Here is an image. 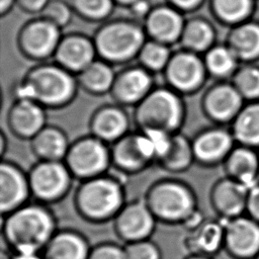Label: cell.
<instances>
[{
	"label": "cell",
	"mask_w": 259,
	"mask_h": 259,
	"mask_svg": "<svg viewBox=\"0 0 259 259\" xmlns=\"http://www.w3.org/2000/svg\"><path fill=\"white\" fill-rule=\"evenodd\" d=\"M59 229L50 205L35 200L2 215V240L12 252H42Z\"/></svg>",
	"instance_id": "cell-1"
},
{
	"label": "cell",
	"mask_w": 259,
	"mask_h": 259,
	"mask_svg": "<svg viewBox=\"0 0 259 259\" xmlns=\"http://www.w3.org/2000/svg\"><path fill=\"white\" fill-rule=\"evenodd\" d=\"M125 187L122 179L109 172L80 181L73 195V204L80 218L90 224L112 222L124 203Z\"/></svg>",
	"instance_id": "cell-2"
},
{
	"label": "cell",
	"mask_w": 259,
	"mask_h": 259,
	"mask_svg": "<svg viewBox=\"0 0 259 259\" xmlns=\"http://www.w3.org/2000/svg\"><path fill=\"white\" fill-rule=\"evenodd\" d=\"M144 199L158 223L185 226L198 211L194 188L186 181L165 177L154 181L146 190Z\"/></svg>",
	"instance_id": "cell-3"
},
{
	"label": "cell",
	"mask_w": 259,
	"mask_h": 259,
	"mask_svg": "<svg viewBox=\"0 0 259 259\" xmlns=\"http://www.w3.org/2000/svg\"><path fill=\"white\" fill-rule=\"evenodd\" d=\"M187 116L184 96L165 84L156 86L133 110L136 130L180 133Z\"/></svg>",
	"instance_id": "cell-4"
},
{
	"label": "cell",
	"mask_w": 259,
	"mask_h": 259,
	"mask_svg": "<svg viewBox=\"0 0 259 259\" xmlns=\"http://www.w3.org/2000/svg\"><path fill=\"white\" fill-rule=\"evenodd\" d=\"M165 148L162 134L151 131H131L110 145L111 167L121 175H137L157 165Z\"/></svg>",
	"instance_id": "cell-5"
},
{
	"label": "cell",
	"mask_w": 259,
	"mask_h": 259,
	"mask_svg": "<svg viewBox=\"0 0 259 259\" xmlns=\"http://www.w3.org/2000/svg\"><path fill=\"white\" fill-rule=\"evenodd\" d=\"M22 79L32 99L47 110L69 106L77 97L79 85L76 75L59 64H44L31 68Z\"/></svg>",
	"instance_id": "cell-6"
},
{
	"label": "cell",
	"mask_w": 259,
	"mask_h": 259,
	"mask_svg": "<svg viewBox=\"0 0 259 259\" xmlns=\"http://www.w3.org/2000/svg\"><path fill=\"white\" fill-rule=\"evenodd\" d=\"M75 179H91L108 172L111 167L110 145L92 135L74 140L64 159Z\"/></svg>",
	"instance_id": "cell-7"
},
{
	"label": "cell",
	"mask_w": 259,
	"mask_h": 259,
	"mask_svg": "<svg viewBox=\"0 0 259 259\" xmlns=\"http://www.w3.org/2000/svg\"><path fill=\"white\" fill-rule=\"evenodd\" d=\"M27 173L31 197L48 205L66 198L75 180L64 161H37Z\"/></svg>",
	"instance_id": "cell-8"
},
{
	"label": "cell",
	"mask_w": 259,
	"mask_h": 259,
	"mask_svg": "<svg viewBox=\"0 0 259 259\" xmlns=\"http://www.w3.org/2000/svg\"><path fill=\"white\" fill-rule=\"evenodd\" d=\"M144 46L142 31L131 24L118 23L103 28L97 35L95 48L103 61L122 64L139 55Z\"/></svg>",
	"instance_id": "cell-9"
},
{
	"label": "cell",
	"mask_w": 259,
	"mask_h": 259,
	"mask_svg": "<svg viewBox=\"0 0 259 259\" xmlns=\"http://www.w3.org/2000/svg\"><path fill=\"white\" fill-rule=\"evenodd\" d=\"M163 75L165 85L182 96L199 92L208 76L203 60L189 51L173 55Z\"/></svg>",
	"instance_id": "cell-10"
},
{
	"label": "cell",
	"mask_w": 259,
	"mask_h": 259,
	"mask_svg": "<svg viewBox=\"0 0 259 259\" xmlns=\"http://www.w3.org/2000/svg\"><path fill=\"white\" fill-rule=\"evenodd\" d=\"M157 224L144 197L126 201L112 221L115 235L125 244L151 239Z\"/></svg>",
	"instance_id": "cell-11"
},
{
	"label": "cell",
	"mask_w": 259,
	"mask_h": 259,
	"mask_svg": "<svg viewBox=\"0 0 259 259\" xmlns=\"http://www.w3.org/2000/svg\"><path fill=\"white\" fill-rule=\"evenodd\" d=\"M244 107V98L232 82L218 81L201 96L200 108L204 116L218 125L231 123Z\"/></svg>",
	"instance_id": "cell-12"
},
{
	"label": "cell",
	"mask_w": 259,
	"mask_h": 259,
	"mask_svg": "<svg viewBox=\"0 0 259 259\" xmlns=\"http://www.w3.org/2000/svg\"><path fill=\"white\" fill-rule=\"evenodd\" d=\"M195 164L211 168L223 165L235 148V139L231 130L223 125H213L197 132L191 138Z\"/></svg>",
	"instance_id": "cell-13"
},
{
	"label": "cell",
	"mask_w": 259,
	"mask_h": 259,
	"mask_svg": "<svg viewBox=\"0 0 259 259\" xmlns=\"http://www.w3.org/2000/svg\"><path fill=\"white\" fill-rule=\"evenodd\" d=\"M156 86L153 73L142 66H133L116 73L110 96L114 103L134 108Z\"/></svg>",
	"instance_id": "cell-14"
},
{
	"label": "cell",
	"mask_w": 259,
	"mask_h": 259,
	"mask_svg": "<svg viewBox=\"0 0 259 259\" xmlns=\"http://www.w3.org/2000/svg\"><path fill=\"white\" fill-rule=\"evenodd\" d=\"M224 250L232 259H256L259 254V223L244 215L227 221Z\"/></svg>",
	"instance_id": "cell-15"
},
{
	"label": "cell",
	"mask_w": 259,
	"mask_h": 259,
	"mask_svg": "<svg viewBox=\"0 0 259 259\" xmlns=\"http://www.w3.org/2000/svg\"><path fill=\"white\" fill-rule=\"evenodd\" d=\"M31 197L28 173L18 164L2 159L0 164L1 217L29 202Z\"/></svg>",
	"instance_id": "cell-16"
},
{
	"label": "cell",
	"mask_w": 259,
	"mask_h": 259,
	"mask_svg": "<svg viewBox=\"0 0 259 259\" xmlns=\"http://www.w3.org/2000/svg\"><path fill=\"white\" fill-rule=\"evenodd\" d=\"M133 117L125 107L117 103H107L98 106L92 112L88 121L89 134L112 145L132 130Z\"/></svg>",
	"instance_id": "cell-17"
},
{
	"label": "cell",
	"mask_w": 259,
	"mask_h": 259,
	"mask_svg": "<svg viewBox=\"0 0 259 259\" xmlns=\"http://www.w3.org/2000/svg\"><path fill=\"white\" fill-rule=\"evenodd\" d=\"M249 189L232 178L217 180L209 191V202L219 219L229 221L247 210Z\"/></svg>",
	"instance_id": "cell-18"
},
{
	"label": "cell",
	"mask_w": 259,
	"mask_h": 259,
	"mask_svg": "<svg viewBox=\"0 0 259 259\" xmlns=\"http://www.w3.org/2000/svg\"><path fill=\"white\" fill-rule=\"evenodd\" d=\"M9 132L19 140L30 141L47 124V109L33 100H15L6 116Z\"/></svg>",
	"instance_id": "cell-19"
},
{
	"label": "cell",
	"mask_w": 259,
	"mask_h": 259,
	"mask_svg": "<svg viewBox=\"0 0 259 259\" xmlns=\"http://www.w3.org/2000/svg\"><path fill=\"white\" fill-rule=\"evenodd\" d=\"M225 223L221 219H204L197 227L187 231L184 247L188 254L213 257L224 249Z\"/></svg>",
	"instance_id": "cell-20"
},
{
	"label": "cell",
	"mask_w": 259,
	"mask_h": 259,
	"mask_svg": "<svg viewBox=\"0 0 259 259\" xmlns=\"http://www.w3.org/2000/svg\"><path fill=\"white\" fill-rule=\"evenodd\" d=\"M91 248L83 233L75 229H59L41 253L45 259H88Z\"/></svg>",
	"instance_id": "cell-21"
},
{
	"label": "cell",
	"mask_w": 259,
	"mask_h": 259,
	"mask_svg": "<svg viewBox=\"0 0 259 259\" xmlns=\"http://www.w3.org/2000/svg\"><path fill=\"white\" fill-rule=\"evenodd\" d=\"M223 166L227 177L240 182L249 190L259 183V155L253 148L235 146Z\"/></svg>",
	"instance_id": "cell-22"
},
{
	"label": "cell",
	"mask_w": 259,
	"mask_h": 259,
	"mask_svg": "<svg viewBox=\"0 0 259 259\" xmlns=\"http://www.w3.org/2000/svg\"><path fill=\"white\" fill-rule=\"evenodd\" d=\"M96 48L81 36H70L61 41L55 53L57 64L78 75L95 61Z\"/></svg>",
	"instance_id": "cell-23"
},
{
	"label": "cell",
	"mask_w": 259,
	"mask_h": 259,
	"mask_svg": "<svg viewBox=\"0 0 259 259\" xmlns=\"http://www.w3.org/2000/svg\"><path fill=\"white\" fill-rule=\"evenodd\" d=\"M29 144L37 161H64L71 142L64 130L48 123L29 141Z\"/></svg>",
	"instance_id": "cell-24"
},
{
	"label": "cell",
	"mask_w": 259,
	"mask_h": 259,
	"mask_svg": "<svg viewBox=\"0 0 259 259\" xmlns=\"http://www.w3.org/2000/svg\"><path fill=\"white\" fill-rule=\"evenodd\" d=\"M59 31L52 22H37L29 26L22 36V50L31 59H46L55 54L59 46Z\"/></svg>",
	"instance_id": "cell-25"
},
{
	"label": "cell",
	"mask_w": 259,
	"mask_h": 259,
	"mask_svg": "<svg viewBox=\"0 0 259 259\" xmlns=\"http://www.w3.org/2000/svg\"><path fill=\"white\" fill-rule=\"evenodd\" d=\"M115 76L111 64L103 60H95L76 75L79 88L93 96L110 94Z\"/></svg>",
	"instance_id": "cell-26"
},
{
	"label": "cell",
	"mask_w": 259,
	"mask_h": 259,
	"mask_svg": "<svg viewBox=\"0 0 259 259\" xmlns=\"http://www.w3.org/2000/svg\"><path fill=\"white\" fill-rule=\"evenodd\" d=\"M194 164L191 139L180 132L172 136L167 153L157 165L168 173L179 174L189 170Z\"/></svg>",
	"instance_id": "cell-27"
},
{
	"label": "cell",
	"mask_w": 259,
	"mask_h": 259,
	"mask_svg": "<svg viewBox=\"0 0 259 259\" xmlns=\"http://www.w3.org/2000/svg\"><path fill=\"white\" fill-rule=\"evenodd\" d=\"M231 124L237 143L249 148L259 147V102L244 105Z\"/></svg>",
	"instance_id": "cell-28"
},
{
	"label": "cell",
	"mask_w": 259,
	"mask_h": 259,
	"mask_svg": "<svg viewBox=\"0 0 259 259\" xmlns=\"http://www.w3.org/2000/svg\"><path fill=\"white\" fill-rule=\"evenodd\" d=\"M149 31L158 42L167 44L177 39L181 33V17L173 10L162 8L153 12L148 21Z\"/></svg>",
	"instance_id": "cell-29"
},
{
	"label": "cell",
	"mask_w": 259,
	"mask_h": 259,
	"mask_svg": "<svg viewBox=\"0 0 259 259\" xmlns=\"http://www.w3.org/2000/svg\"><path fill=\"white\" fill-rule=\"evenodd\" d=\"M208 76L225 81L236 73L237 57L231 49L217 47L209 50L203 59Z\"/></svg>",
	"instance_id": "cell-30"
},
{
	"label": "cell",
	"mask_w": 259,
	"mask_h": 259,
	"mask_svg": "<svg viewBox=\"0 0 259 259\" xmlns=\"http://www.w3.org/2000/svg\"><path fill=\"white\" fill-rule=\"evenodd\" d=\"M231 50L237 58L255 59L259 56V27L245 25L238 28L231 38Z\"/></svg>",
	"instance_id": "cell-31"
},
{
	"label": "cell",
	"mask_w": 259,
	"mask_h": 259,
	"mask_svg": "<svg viewBox=\"0 0 259 259\" xmlns=\"http://www.w3.org/2000/svg\"><path fill=\"white\" fill-rule=\"evenodd\" d=\"M138 57L141 64L140 66L155 74L163 73L172 56L169 49L164 44L152 41L142 47Z\"/></svg>",
	"instance_id": "cell-32"
},
{
	"label": "cell",
	"mask_w": 259,
	"mask_h": 259,
	"mask_svg": "<svg viewBox=\"0 0 259 259\" xmlns=\"http://www.w3.org/2000/svg\"><path fill=\"white\" fill-rule=\"evenodd\" d=\"M182 39L189 52L196 53L205 51L212 40V31L204 22L192 21L185 28L182 34Z\"/></svg>",
	"instance_id": "cell-33"
},
{
	"label": "cell",
	"mask_w": 259,
	"mask_h": 259,
	"mask_svg": "<svg viewBox=\"0 0 259 259\" xmlns=\"http://www.w3.org/2000/svg\"><path fill=\"white\" fill-rule=\"evenodd\" d=\"M232 83L244 100L259 99V68L245 67L236 71Z\"/></svg>",
	"instance_id": "cell-34"
},
{
	"label": "cell",
	"mask_w": 259,
	"mask_h": 259,
	"mask_svg": "<svg viewBox=\"0 0 259 259\" xmlns=\"http://www.w3.org/2000/svg\"><path fill=\"white\" fill-rule=\"evenodd\" d=\"M126 259H163L159 245L151 239L124 245Z\"/></svg>",
	"instance_id": "cell-35"
},
{
	"label": "cell",
	"mask_w": 259,
	"mask_h": 259,
	"mask_svg": "<svg viewBox=\"0 0 259 259\" xmlns=\"http://www.w3.org/2000/svg\"><path fill=\"white\" fill-rule=\"evenodd\" d=\"M251 0H215L218 12L228 20H237L247 14Z\"/></svg>",
	"instance_id": "cell-36"
},
{
	"label": "cell",
	"mask_w": 259,
	"mask_h": 259,
	"mask_svg": "<svg viewBox=\"0 0 259 259\" xmlns=\"http://www.w3.org/2000/svg\"><path fill=\"white\" fill-rule=\"evenodd\" d=\"M88 259H126L124 246L105 241L92 246Z\"/></svg>",
	"instance_id": "cell-37"
},
{
	"label": "cell",
	"mask_w": 259,
	"mask_h": 259,
	"mask_svg": "<svg viewBox=\"0 0 259 259\" xmlns=\"http://www.w3.org/2000/svg\"><path fill=\"white\" fill-rule=\"evenodd\" d=\"M75 2L84 14L93 18L106 15L111 8L110 0H75Z\"/></svg>",
	"instance_id": "cell-38"
},
{
	"label": "cell",
	"mask_w": 259,
	"mask_h": 259,
	"mask_svg": "<svg viewBox=\"0 0 259 259\" xmlns=\"http://www.w3.org/2000/svg\"><path fill=\"white\" fill-rule=\"evenodd\" d=\"M45 15L50 19L52 23L56 25L66 23L69 19L70 13L64 4L60 2H54L45 7Z\"/></svg>",
	"instance_id": "cell-39"
},
{
	"label": "cell",
	"mask_w": 259,
	"mask_h": 259,
	"mask_svg": "<svg viewBox=\"0 0 259 259\" xmlns=\"http://www.w3.org/2000/svg\"><path fill=\"white\" fill-rule=\"evenodd\" d=\"M247 211L253 220L259 223V183L249 190Z\"/></svg>",
	"instance_id": "cell-40"
},
{
	"label": "cell",
	"mask_w": 259,
	"mask_h": 259,
	"mask_svg": "<svg viewBox=\"0 0 259 259\" xmlns=\"http://www.w3.org/2000/svg\"><path fill=\"white\" fill-rule=\"evenodd\" d=\"M11 259H45L41 252H12Z\"/></svg>",
	"instance_id": "cell-41"
},
{
	"label": "cell",
	"mask_w": 259,
	"mask_h": 259,
	"mask_svg": "<svg viewBox=\"0 0 259 259\" xmlns=\"http://www.w3.org/2000/svg\"><path fill=\"white\" fill-rule=\"evenodd\" d=\"M22 5L29 10H39L46 7L47 0H20Z\"/></svg>",
	"instance_id": "cell-42"
},
{
	"label": "cell",
	"mask_w": 259,
	"mask_h": 259,
	"mask_svg": "<svg viewBox=\"0 0 259 259\" xmlns=\"http://www.w3.org/2000/svg\"><path fill=\"white\" fill-rule=\"evenodd\" d=\"M148 8H149V5H148L147 1H145V0H137L136 2H134L133 10H134L135 13H137L138 15L145 14V13L147 12Z\"/></svg>",
	"instance_id": "cell-43"
},
{
	"label": "cell",
	"mask_w": 259,
	"mask_h": 259,
	"mask_svg": "<svg viewBox=\"0 0 259 259\" xmlns=\"http://www.w3.org/2000/svg\"><path fill=\"white\" fill-rule=\"evenodd\" d=\"M7 149H8V140H7L5 133L3 131H1V133H0V155L3 159H4Z\"/></svg>",
	"instance_id": "cell-44"
},
{
	"label": "cell",
	"mask_w": 259,
	"mask_h": 259,
	"mask_svg": "<svg viewBox=\"0 0 259 259\" xmlns=\"http://www.w3.org/2000/svg\"><path fill=\"white\" fill-rule=\"evenodd\" d=\"M177 5H179L180 7L183 8H190L193 7L194 5H196L199 0H173Z\"/></svg>",
	"instance_id": "cell-45"
},
{
	"label": "cell",
	"mask_w": 259,
	"mask_h": 259,
	"mask_svg": "<svg viewBox=\"0 0 259 259\" xmlns=\"http://www.w3.org/2000/svg\"><path fill=\"white\" fill-rule=\"evenodd\" d=\"M12 251L8 247L2 246L1 252H0V259H11Z\"/></svg>",
	"instance_id": "cell-46"
},
{
	"label": "cell",
	"mask_w": 259,
	"mask_h": 259,
	"mask_svg": "<svg viewBox=\"0 0 259 259\" xmlns=\"http://www.w3.org/2000/svg\"><path fill=\"white\" fill-rule=\"evenodd\" d=\"M184 259H213V257L205 256V255H198V254H188Z\"/></svg>",
	"instance_id": "cell-47"
},
{
	"label": "cell",
	"mask_w": 259,
	"mask_h": 259,
	"mask_svg": "<svg viewBox=\"0 0 259 259\" xmlns=\"http://www.w3.org/2000/svg\"><path fill=\"white\" fill-rule=\"evenodd\" d=\"M12 3V0H0V8L1 11H5Z\"/></svg>",
	"instance_id": "cell-48"
},
{
	"label": "cell",
	"mask_w": 259,
	"mask_h": 259,
	"mask_svg": "<svg viewBox=\"0 0 259 259\" xmlns=\"http://www.w3.org/2000/svg\"><path fill=\"white\" fill-rule=\"evenodd\" d=\"M121 2H124V3H131V2H136L137 0H119Z\"/></svg>",
	"instance_id": "cell-49"
},
{
	"label": "cell",
	"mask_w": 259,
	"mask_h": 259,
	"mask_svg": "<svg viewBox=\"0 0 259 259\" xmlns=\"http://www.w3.org/2000/svg\"><path fill=\"white\" fill-rule=\"evenodd\" d=\"M256 259H259V254H258V256L256 257Z\"/></svg>",
	"instance_id": "cell-50"
}]
</instances>
